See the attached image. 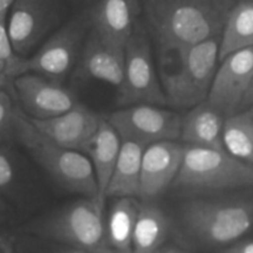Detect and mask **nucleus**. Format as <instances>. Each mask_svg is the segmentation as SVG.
<instances>
[{
    "instance_id": "473e14b6",
    "label": "nucleus",
    "mask_w": 253,
    "mask_h": 253,
    "mask_svg": "<svg viewBox=\"0 0 253 253\" xmlns=\"http://www.w3.org/2000/svg\"><path fill=\"white\" fill-rule=\"evenodd\" d=\"M155 253H188L178 249H160Z\"/></svg>"
},
{
    "instance_id": "393cba45",
    "label": "nucleus",
    "mask_w": 253,
    "mask_h": 253,
    "mask_svg": "<svg viewBox=\"0 0 253 253\" xmlns=\"http://www.w3.org/2000/svg\"><path fill=\"white\" fill-rule=\"evenodd\" d=\"M15 110L9 94L0 90V144L14 137Z\"/></svg>"
},
{
    "instance_id": "0eeeda50",
    "label": "nucleus",
    "mask_w": 253,
    "mask_h": 253,
    "mask_svg": "<svg viewBox=\"0 0 253 253\" xmlns=\"http://www.w3.org/2000/svg\"><path fill=\"white\" fill-rule=\"evenodd\" d=\"M102 211L97 199H80L48 218L42 225V233L74 249L109 253Z\"/></svg>"
},
{
    "instance_id": "c9c22d12",
    "label": "nucleus",
    "mask_w": 253,
    "mask_h": 253,
    "mask_svg": "<svg viewBox=\"0 0 253 253\" xmlns=\"http://www.w3.org/2000/svg\"><path fill=\"white\" fill-rule=\"evenodd\" d=\"M246 1H252L253 2V0H246Z\"/></svg>"
},
{
    "instance_id": "f3484780",
    "label": "nucleus",
    "mask_w": 253,
    "mask_h": 253,
    "mask_svg": "<svg viewBox=\"0 0 253 253\" xmlns=\"http://www.w3.org/2000/svg\"><path fill=\"white\" fill-rule=\"evenodd\" d=\"M121 147L122 140L118 131L107 120L102 119L99 128L84 150V153L88 155L94 168L95 177L99 186V202L102 207H104L107 188L114 168L118 162Z\"/></svg>"
},
{
    "instance_id": "f257e3e1",
    "label": "nucleus",
    "mask_w": 253,
    "mask_h": 253,
    "mask_svg": "<svg viewBox=\"0 0 253 253\" xmlns=\"http://www.w3.org/2000/svg\"><path fill=\"white\" fill-rule=\"evenodd\" d=\"M235 0H144L160 58L220 38Z\"/></svg>"
},
{
    "instance_id": "9b49d317",
    "label": "nucleus",
    "mask_w": 253,
    "mask_h": 253,
    "mask_svg": "<svg viewBox=\"0 0 253 253\" xmlns=\"http://www.w3.org/2000/svg\"><path fill=\"white\" fill-rule=\"evenodd\" d=\"M14 87L24 113L32 119L55 118L78 103L75 94L60 82L33 73L18 77Z\"/></svg>"
},
{
    "instance_id": "9d476101",
    "label": "nucleus",
    "mask_w": 253,
    "mask_h": 253,
    "mask_svg": "<svg viewBox=\"0 0 253 253\" xmlns=\"http://www.w3.org/2000/svg\"><path fill=\"white\" fill-rule=\"evenodd\" d=\"M253 81V47L226 56L217 68L208 102L225 118L239 113Z\"/></svg>"
},
{
    "instance_id": "aec40b11",
    "label": "nucleus",
    "mask_w": 253,
    "mask_h": 253,
    "mask_svg": "<svg viewBox=\"0 0 253 253\" xmlns=\"http://www.w3.org/2000/svg\"><path fill=\"white\" fill-rule=\"evenodd\" d=\"M140 204L135 198H118L106 223V243L109 253H132V237Z\"/></svg>"
},
{
    "instance_id": "7ed1b4c3",
    "label": "nucleus",
    "mask_w": 253,
    "mask_h": 253,
    "mask_svg": "<svg viewBox=\"0 0 253 253\" xmlns=\"http://www.w3.org/2000/svg\"><path fill=\"white\" fill-rule=\"evenodd\" d=\"M219 61V38L161 58V84L168 104L192 108L208 100Z\"/></svg>"
},
{
    "instance_id": "20e7f679",
    "label": "nucleus",
    "mask_w": 253,
    "mask_h": 253,
    "mask_svg": "<svg viewBox=\"0 0 253 253\" xmlns=\"http://www.w3.org/2000/svg\"><path fill=\"white\" fill-rule=\"evenodd\" d=\"M173 188L190 192H213L253 186V167L225 149L186 145Z\"/></svg>"
},
{
    "instance_id": "f03ea898",
    "label": "nucleus",
    "mask_w": 253,
    "mask_h": 253,
    "mask_svg": "<svg viewBox=\"0 0 253 253\" xmlns=\"http://www.w3.org/2000/svg\"><path fill=\"white\" fill-rule=\"evenodd\" d=\"M14 137L61 188L99 201L94 168L86 155L49 140L20 109L15 110Z\"/></svg>"
},
{
    "instance_id": "ddd939ff",
    "label": "nucleus",
    "mask_w": 253,
    "mask_h": 253,
    "mask_svg": "<svg viewBox=\"0 0 253 253\" xmlns=\"http://www.w3.org/2000/svg\"><path fill=\"white\" fill-rule=\"evenodd\" d=\"M186 144L157 142L144 149L141 168L140 198L151 202L160 197L178 176Z\"/></svg>"
},
{
    "instance_id": "c756f323",
    "label": "nucleus",
    "mask_w": 253,
    "mask_h": 253,
    "mask_svg": "<svg viewBox=\"0 0 253 253\" xmlns=\"http://www.w3.org/2000/svg\"><path fill=\"white\" fill-rule=\"evenodd\" d=\"M15 0H0V19L7 18L9 8L12 7Z\"/></svg>"
},
{
    "instance_id": "39448f33",
    "label": "nucleus",
    "mask_w": 253,
    "mask_h": 253,
    "mask_svg": "<svg viewBox=\"0 0 253 253\" xmlns=\"http://www.w3.org/2000/svg\"><path fill=\"white\" fill-rule=\"evenodd\" d=\"M186 229L210 245H231L253 226V203L248 201H194L183 212Z\"/></svg>"
},
{
    "instance_id": "c85d7f7f",
    "label": "nucleus",
    "mask_w": 253,
    "mask_h": 253,
    "mask_svg": "<svg viewBox=\"0 0 253 253\" xmlns=\"http://www.w3.org/2000/svg\"><path fill=\"white\" fill-rule=\"evenodd\" d=\"M8 207L5 201V197L0 195V226L8 219Z\"/></svg>"
},
{
    "instance_id": "1a4fd4ad",
    "label": "nucleus",
    "mask_w": 253,
    "mask_h": 253,
    "mask_svg": "<svg viewBox=\"0 0 253 253\" xmlns=\"http://www.w3.org/2000/svg\"><path fill=\"white\" fill-rule=\"evenodd\" d=\"M107 121L118 131L122 141L143 147L181 137L182 118L172 110L153 104H136L109 114Z\"/></svg>"
},
{
    "instance_id": "6e6552de",
    "label": "nucleus",
    "mask_w": 253,
    "mask_h": 253,
    "mask_svg": "<svg viewBox=\"0 0 253 253\" xmlns=\"http://www.w3.org/2000/svg\"><path fill=\"white\" fill-rule=\"evenodd\" d=\"M89 26V12L73 19L55 32L36 54L21 60L15 77L33 73L49 80L61 82L77 61L82 40Z\"/></svg>"
},
{
    "instance_id": "a211bd4d",
    "label": "nucleus",
    "mask_w": 253,
    "mask_h": 253,
    "mask_svg": "<svg viewBox=\"0 0 253 253\" xmlns=\"http://www.w3.org/2000/svg\"><path fill=\"white\" fill-rule=\"evenodd\" d=\"M225 116L208 101L192 107L182 118L181 140L186 145L224 149Z\"/></svg>"
},
{
    "instance_id": "f704fd0d",
    "label": "nucleus",
    "mask_w": 253,
    "mask_h": 253,
    "mask_svg": "<svg viewBox=\"0 0 253 253\" xmlns=\"http://www.w3.org/2000/svg\"><path fill=\"white\" fill-rule=\"evenodd\" d=\"M5 69H6V65H5V62L2 61V60H0V73H4V72H5Z\"/></svg>"
},
{
    "instance_id": "dca6fc26",
    "label": "nucleus",
    "mask_w": 253,
    "mask_h": 253,
    "mask_svg": "<svg viewBox=\"0 0 253 253\" xmlns=\"http://www.w3.org/2000/svg\"><path fill=\"white\" fill-rule=\"evenodd\" d=\"M138 0H99L89 11L94 33L115 45L126 47L135 31Z\"/></svg>"
},
{
    "instance_id": "b1692460",
    "label": "nucleus",
    "mask_w": 253,
    "mask_h": 253,
    "mask_svg": "<svg viewBox=\"0 0 253 253\" xmlns=\"http://www.w3.org/2000/svg\"><path fill=\"white\" fill-rule=\"evenodd\" d=\"M19 164L13 151L0 145V195L11 196L18 189Z\"/></svg>"
},
{
    "instance_id": "412c9836",
    "label": "nucleus",
    "mask_w": 253,
    "mask_h": 253,
    "mask_svg": "<svg viewBox=\"0 0 253 253\" xmlns=\"http://www.w3.org/2000/svg\"><path fill=\"white\" fill-rule=\"evenodd\" d=\"M253 47V2L242 0L227 15L219 38V62L239 50Z\"/></svg>"
},
{
    "instance_id": "f8f14e48",
    "label": "nucleus",
    "mask_w": 253,
    "mask_h": 253,
    "mask_svg": "<svg viewBox=\"0 0 253 253\" xmlns=\"http://www.w3.org/2000/svg\"><path fill=\"white\" fill-rule=\"evenodd\" d=\"M55 19L53 0H15L9 8L7 31L17 55L25 58L38 46Z\"/></svg>"
},
{
    "instance_id": "7c9ffc66",
    "label": "nucleus",
    "mask_w": 253,
    "mask_h": 253,
    "mask_svg": "<svg viewBox=\"0 0 253 253\" xmlns=\"http://www.w3.org/2000/svg\"><path fill=\"white\" fill-rule=\"evenodd\" d=\"M60 253H103V252H99V251H90V250H84V249H71L68 251H63Z\"/></svg>"
},
{
    "instance_id": "e433bc0d",
    "label": "nucleus",
    "mask_w": 253,
    "mask_h": 253,
    "mask_svg": "<svg viewBox=\"0 0 253 253\" xmlns=\"http://www.w3.org/2000/svg\"><path fill=\"white\" fill-rule=\"evenodd\" d=\"M251 112H252V114H253V108H252V109H251Z\"/></svg>"
},
{
    "instance_id": "2f4dec72",
    "label": "nucleus",
    "mask_w": 253,
    "mask_h": 253,
    "mask_svg": "<svg viewBox=\"0 0 253 253\" xmlns=\"http://www.w3.org/2000/svg\"><path fill=\"white\" fill-rule=\"evenodd\" d=\"M8 75L6 74V73H0V90L4 89V87L7 84L8 82Z\"/></svg>"
},
{
    "instance_id": "423d86ee",
    "label": "nucleus",
    "mask_w": 253,
    "mask_h": 253,
    "mask_svg": "<svg viewBox=\"0 0 253 253\" xmlns=\"http://www.w3.org/2000/svg\"><path fill=\"white\" fill-rule=\"evenodd\" d=\"M118 103L122 107L168 104L154 65L149 40L140 26H136L126 43L125 73L118 88Z\"/></svg>"
},
{
    "instance_id": "bb28decb",
    "label": "nucleus",
    "mask_w": 253,
    "mask_h": 253,
    "mask_svg": "<svg viewBox=\"0 0 253 253\" xmlns=\"http://www.w3.org/2000/svg\"><path fill=\"white\" fill-rule=\"evenodd\" d=\"M223 253H253V240H238L224 250Z\"/></svg>"
},
{
    "instance_id": "6ab92c4d",
    "label": "nucleus",
    "mask_w": 253,
    "mask_h": 253,
    "mask_svg": "<svg viewBox=\"0 0 253 253\" xmlns=\"http://www.w3.org/2000/svg\"><path fill=\"white\" fill-rule=\"evenodd\" d=\"M145 147L135 142L122 141L118 162L107 188V197H140L141 168Z\"/></svg>"
},
{
    "instance_id": "cd10ccee",
    "label": "nucleus",
    "mask_w": 253,
    "mask_h": 253,
    "mask_svg": "<svg viewBox=\"0 0 253 253\" xmlns=\"http://www.w3.org/2000/svg\"><path fill=\"white\" fill-rule=\"evenodd\" d=\"M0 253H15L14 242L11 236L0 231Z\"/></svg>"
},
{
    "instance_id": "72a5a7b5",
    "label": "nucleus",
    "mask_w": 253,
    "mask_h": 253,
    "mask_svg": "<svg viewBox=\"0 0 253 253\" xmlns=\"http://www.w3.org/2000/svg\"><path fill=\"white\" fill-rule=\"evenodd\" d=\"M248 104H253V81L251 84V88H250L248 95H246V99H245V106Z\"/></svg>"
},
{
    "instance_id": "a878e982",
    "label": "nucleus",
    "mask_w": 253,
    "mask_h": 253,
    "mask_svg": "<svg viewBox=\"0 0 253 253\" xmlns=\"http://www.w3.org/2000/svg\"><path fill=\"white\" fill-rule=\"evenodd\" d=\"M23 59L14 52L8 36L6 19H0V60L5 62V73L8 77H15L19 63Z\"/></svg>"
},
{
    "instance_id": "5701e85b",
    "label": "nucleus",
    "mask_w": 253,
    "mask_h": 253,
    "mask_svg": "<svg viewBox=\"0 0 253 253\" xmlns=\"http://www.w3.org/2000/svg\"><path fill=\"white\" fill-rule=\"evenodd\" d=\"M224 149L253 167V114L251 110L227 116L223 130Z\"/></svg>"
},
{
    "instance_id": "4468645a",
    "label": "nucleus",
    "mask_w": 253,
    "mask_h": 253,
    "mask_svg": "<svg viewBox=\"0 0 253 253\" xmlns=\"http://www.w3.org/2000/svg\"><path fill=\"white\" fill-rule=\"evenodd\" d=\"M30 118V116H28ZM31 119L34 126L46 137L61 147L84 153V148L99 128L102 118L77 103L68 112L46 120Z\"/></svg>"
},
{
    "instance_id": "4be33fe9",
    "label": "nucleus",
    "mask_w": 253,
    "mask_h": 253,
    "mask_svg": "<svg viewBox=\"0 0 253 253\" xmlns=\"http://www.w3.org/2000/svg\"><path fill=\"white\" fill-rule=\"evenodd\" d=\"M169 227L168 217L160 208L149 202L140 205L132 237V253L158 251L167 239Z\"/></svg>"
},
{
    "instance_id": "2eb2a0df",
    "label": "nucleus",
    "mask_w": 253,
    "mask_h": 253,
    "mask_svg": "<svg viewBox=\"0 0 253 253\" xmlns=\"http://www.w3.org/2000/svg\"><path fill=\"white\" fill-rule=\"evenodd\" d=\"M126 47L115 45L91 32L81 50L79 72L84 78L120 87L123 80Z\"/></svg>"
}]
</instances>
